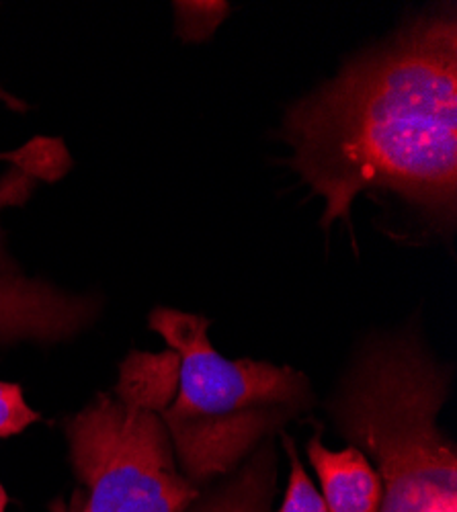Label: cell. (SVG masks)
Here are the masks:
<instances>
[{
	"label": "cell",
	"instance_id": "obj_4",
	"mask_svg": "<svg viewBox=\"0 0 457 512\" xmlns=\"http://www.w3.org/2000/svg\"><path fill=\"white\" fill-rule=\"evenodd\" d=\"M66 439L87 488L78 512H185L197 498L160 414L148 406L103 394L66 424Z\"/></svg>",
	"mask_w": 457,
	"mask_h": 512
},
{
	"label": "cell",
	"instance_id": "obj_3",
	"mask_svg": "<svg viewBox=\"0 0 457 512\" xmlns=\"http://www.w3.org/2000/svg\"><path fill=\"white\" fill-rule=\"evenodd\" d=\"M150 326L179 355V392L158 414L175 457L195 480L228 472L308 400V383L292 367L224 359L207 338L210 320L203 316L158 308Z\"/></svg>",
	"mask_w": 457,
	"mask_h": 512
},
{
	"label": "cell",
	"instance_id": "obj_5",
	"mask_svg": "<svg viewBox=\"0 0 457 512\" xmlns=\"http://www.w3.org/2000/svg\"><path fill=\"white\" fill-rule=\"evenodd\" d=\"M95 318V304L44 281L0 271V345L17 340L56 343Z\"/></svg>",
	"mask_w": 457,
	"mask_h": 512
},
{
	"label": "cell",
	"instance_id": "obj_9",
	"mask_svg": "<svg viewBox=\"0 0 457 512\" xmlns=\"http://www.w3.org/2000/svg\"><path fill=\"white\" fill-rule=\"evenodd\" d=\"M37 420L39 414L25 402L23 388L17 383L0 381V439L21 435Z\"/></svg>",
	"mask_w": 457,
	"mask_h": 512
},
{
	"label": "cell",
	"instance_id": "obj_10",
	"mask_svg": "<svg viewBox=\"0 0 457 512\" xmlns=\"http://www.w3.org/2000/svg\"><path fill=\"white\" fill-rule=\"evenodd\" d=\"M267 480H257L253 474L240 480L226 496L218 502L203 508L201 512H267V502L263 498V490Z\"/></svg>",
	"mask_w": 457,
	"mask_h": 512
},
{
	"label": "cell",
	"instance_id": "obj_6",
	"mask_svg": "<svg viewBox=\"0 0 457 512\" xmlns=\"http://www.w3.org/2000/svg\"><path fill=\"white\" fill-rule=\"evenodd\" d=\"M308 457L322 484L328 512H380L382 482L363 451L355 445L330 451L316 435L308 441Z\"/></svg>",
	"mask_w": 457,
	"mask_h": 512
},
{
	"label": "cell",
	"instance_id": "obj_1",
	"mask_svg": "<svg viewBox=\"0 0 457 512\" xmlns=\"http://www.w3.org/2000/svg\"><path fill=\"white\" fill-rule=\"evenodd\" d=\"M294 166L324 199L322 224L357 195L392 191L451 222L457 197V25L429 17L353 60L285 119Z\"/></svg>",
	"mask_w": 457,
	"mask_h": 512
},
{
	"label": "cell",
	"instance_id": "obj_2",
	"mask_svg": "<svg viewBox=\"0 0 457 512\" xmlns=\"http://www.w3.org/2000/svg\"><path fill=\"white\" fill-rule=\"evenodd\" d=\"M445 379L402 343L369 351L335 412L343 433L378 463L380 512H457V453L437 429Z\"/></svg>",
	"mask_w": 457,
	"mask_h": 512
},
{
	"label": "cell",
	"instance_id": "obj_8",
	"mask_svg": "<svg viewBox=\"0 0 457 512\" xmlns=\"http://www.w3.org/2000/svg\"><path fill=\"white\" fill-rule=\"evenodd\" d=\"M283 441H285L289 459H292V474H289V486L279 512H328L322 494L316 490V486L308 478L304 465L296 455L294 443L287 437Z\"/></svg>",
	"mask_w": 457,
	"mask_h": 512
},
{
	"label": "cell",
	"instance_id": "obj_7",
	"mask_svg": "<svg viewBox=\"0 0 457 512\" xmlns=\"http://www.w3.org/2000/svg\"><path fill=\"white\" fill-rule=\"evenodd\" d=\"M66 152L60 142L52 140H33L23 150L7 154L5 160L11 162V168L0 177V216L7 207L23 205L33 193L37 181H50L64 173ZM0 271H13L7 267V252L3 246V228H0Z\"/></svg>",
	"mask_w": 457,
	"mask_h": 512
},
{
	"label": "cell",
	"instance_id": "obj_11",
	"mask_svg": "<svg viewBox=\"0 0 457 512\" xmlns=\"http://www.w3.org/2000/svg\"><path fill=\"white\" fill-rule=\"evenodd\" d=\"M7 504H9V496H7L5 488L0 486V512H7Z\"/></svg>",
	"mask_w": 457,
	"mask_h": 512
},
{
	"label": "cell",
	"instance_id": "obj_12",
	"mask_svg": "<svg viewBox=\"0 0 457 512\" xmlns=\"http://www.w3.org/2000/svg\"><path fill=\"white\" fill-rule=\"evenodd\" d=\"M0 97H5V95H3V93H0Z\"/></svg>",
	"mask_w": 457,
	"mask_h": 512
}]
</instances>
